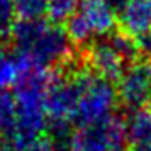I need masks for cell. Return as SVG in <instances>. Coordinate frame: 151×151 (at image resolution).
I'll return each mask as SVG.
<instances>
[{
    "label": "cell",
    "instance_id": "52a82bcc",
    "mask_svg": "<svg viewBox=\"0 0 151 151\" xmlns=\"http://www.w3.org/2000/svg\"><path fill=\"white\" fill-rule=\"evenodd\" d=\"M117 21L131 37L151 32V0H122L117 5Z\"/></svg>",
    "mask_w": 151,
    "mask_h": 151
},
{
    "label": "cell",
    "instance_id": "5bb4252c",
    "mask_svg": "<svg viewBox=\"0 0 151 151\" xmlns=\"http://www.w3.org/2000/svg\"><path fill=\"white\" fill-rule=\"evenodd\" d=\"M136 42H137V51L144 56V60L151 61V32L137 37Z\"/></svg>",
    "mask_w": 151,
    "mask_h": 151
},
{
    "label": "cell",
    "instance_id": "7a4b0ae2",
    "mask_svg": "<svg viewBox=\"0 0 151 151\" xmlns=\"http://www.w3.org/2000/svg\"><path fill=\"white\" fill-rule=\"evenodd\" d=\"M117 99V88L114 82H109L95 75L90 70L80 71V92L73 112V126L102 122L114 114Z\"/></svg>",
    "mask_w": 151,
    "mask_h": 151
},
{
    "label": "cell",
    "instance_id": "5b68a950",
    "mask_svg": "<svg viewBox=\"0 0 151 151\" xmlns=\"http://www.w3.org/2000/svg\"><path fill=\"white\" fill-rule=\"evenodd\" d=\"M117 93L119 100L131 110L151 104V61L129 65L117 80Z\"/></svg>",
    "mask_w": 151,
    "mask_h": 151
},
{
    "label": "cell",
    "instance_id": "3957f363",
    "mask_svg": "<svg viewBox=\"0 0 151 151\" xmlns=\"http://www.w3.org/2000/svg\"><path fill=\"white\" fill-rule=\"evenodd\" d=\"M117 9L112 0H83L66 22V32L75 44H87L114 32Z\"/></svg>",
    "mask_w": 151,
    "mask_h": 151
},
{
    "label": "cell",
    "instance_id": "4fadbf2b",
    "mask_svg": "<svg viewBox=\"0 0 151 151\" xmlns=\"http://www.w3.org/2000/svg\"><path fill=\"white\" fill-rule=\"evenodd\" d=\"M15 17L17 10L14 0H0V41L10 36L15 26Z\"/></svg>",
    "mask_w": 151,
    "mask_h": 151
},
{
    "label": "cell",
    "instance_id": "277c9868",
    "mask_svg": "<svg viewBox=\"0 0 151 151\" xmlns=\"http://www.w3.org/2000/svg\"><path fill=\"white\" fill-rule=\"evenodd\" d=\"M127 143L126 119L112 114L102 122L78 126L71 132L68 151H124Z\"/></svg>",
    "mask_w": 151,
    "mask_h": 151
},
{
    "label": "cell",
    "instance_id": "ba28073f",
    "mask_svg": "<svg viewBox=\"0 0 151 151\" xmlns=\"http://www.w3.org/2000/svg\"><path fill=\"white\" fill-rule=\"evenodd\" d=\"M126 126L132 148L151 141V104L131 110L126 119Z\"/></svg>",
    "mask_w": 151,
    "mask_h": 151
},
{
    "label": "cell",
    "instance_id": "7c38bea8",
    "mask_svg": "<svg viewBox=\"0 0 151 151\" xmlns=\"http://www.w3.org/2000/svg\"><path fill=\"white\" fill-rule=\"evenodd\" d=\"M19 19H42L48 14L49 0H14Z\"/></svg>",
    "mask_w": 151,
    "mask_h": 151
},
{
    "label": "cell",
    "instance_id": "9c48e42d",
    "mask_svg": "<svg viewBox=\"0 0 151 151\" xmlns=\"http://www.w3.org/2000/svg\"><path fill=\"white\" fill-rule=\"evenodd\" d=\"M21 73V65L15 53H10L0 42V92H5L9 87H14Z\"/></svg>",
    "mask_w": 151,
    "mask_h": 151
},
{
    "label": "cell",
    "instance_id": "e0dca14e",
    "mask_svg": "<svg viewBox=\"0 0 151 151\" xmlns=\"http://www.w3.org/2000/svg\"><path fill=\"white\" fill-rule=\"evenodd\" d=\"M134 151H151V141L139 144V146H134Z\"/></svg>",
    "mask_w": 151,
    "mask_h": 151
},
{
    "label": "cell",
    "instance_id": "30bf717a",
    "mask_svg": "<svg viewBox=\"0 0 151 151\" xmlns=\"http://www.w3.org/2000/svg\"><path fill=\"white\" fill-rule=\"evenodd\" d=\"M17 122V102L12 93L0 92V137H9Z\"/></svg>",
    "mask_w": 151,
    "mask_h": 151
},
{
    "label": "cell",
    "instance_id": "8992f818",
    "mask_svg": "<svg viewBox=\"0 0 151 151\" xmlns=\"http://www.w3.org/2000/svg\"><path fill=\"white\" fill-rule=\"evenodd\" d=\"M127 60L117 49L109 36L105 39H95L87 49V66L95 75L102 76L109 82H117L126 71Z\"/></svg>",
    "mask_w": 151,
    "mask_h": 151
},
{
    "label": "cell",
    "instance_id": "8fae6325",
    "mask_svg": "<svg viewBox=\"0 0 151 151\" xmlns=\"http://www.w3.org/2000/svg\"><path fill=\"white\" fill-rule=\"evenodd\" d=\"M82 2L83 0H49L48 17L55 24L68 22L82 5Z\"/></svg>",
    "mask_w": 151,
    "mask_h": 151
},
{
    "label": "cell",
    "instance_id": "9a60e30c",
    "mask_svg": "<svg viewBox=\"0 0 151 151\" xmlns=\"http://www.w3.org/2000/svg\"><path fill=\"white\" fill-rule=\"evenodd\" d=\"M24 151H56L53 141L48 136H42L41 139H37L36 143H32L29 148H26Z\"/></svg>",
    "mask_w": 151,
    "mask_h": 151
},
{
    "label": "cell",
    "instance_id": "6da1fadb",
    "mask_svg": "<svg viewBox=\"0 0 151 151\" xmlns=\"http://www.w3.org/2000/svg\"><path fill=\"white\" fill-rule=\"evenodd\" d=\"M19 63L51 70L68 63L73 55V41L66 29L42 19H21L10 32Z\"/></svg>",
    "mask_w": 151,
    "mask_h": 151
},
{
    "label": "cell",
    "instance_id": "2e32d148",
    "mask_svg": "<svg viewBox=\"0 0 151 151\" xmlns=\"http://www.w3.org/2000/svg\"><path fill=\"white\" fill-rule=\"evenodd\" d=\"M0 151H22V150H19L10 141H4V143H0Z\"/></svg>",
    "mask_w": 151,
    "mask_h": 151
}]
</instances>
